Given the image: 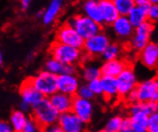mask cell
Returning <instances> with one entry per match:
<instances>
[{
    "instance_id": "6da1fadb",
    "label": "cell",
    "mask_w": 158,
    "mask_h": 132,
    "mask_svg": "<svg viewBox=\"0 0 158 132\" xmlns=\"http://www.w3.org/2000/svg\"><path fill=\"white\" fill-rule=\"evenodd\" d=\"M60 115V113L51 105L48 98L43 99L32 108V118L42 129L53 125H57Z\"/></svg>"
},
{
    "instance_id": "7a4b0ae2",
    "label": "cell",
    "mask_w": 158,
    "mask_h": 132,
    "mask_svg": "<svg viewBox=\"0 0 158 132\" xmlns=\"http://www.w3.org/2000/svg\"><path fill=\"white\" fill-rule=\"evenodd\" d=\"M51 58L59 60L65 65H75L82 58V51L75 47L54 42L51 44L49 49Z\"/></svg>"
},
{
    "instance_id": "3957f363",
    "label": "cell",
    "mask_w": 158,
    "mask_h": 132,
    "mask_svg": "<svg viewBox=\"0 0 158 132\" xmlns=\"http://www.w3.org/2000/svg\"><path fill=\"white\" fill-rule=\"evenodd\" d=\"M67 23L70 24L85 40L102 32L101 25L83 14L72 16Z\"/></svg>"
},
{
    "instance_id": "277c9868",
    "label": "cell",
    "mask_w": 158,
    "mask_h": 132,
    "mask_svg": "<svg viewBox=\"0 0 158 132\" xmlns=\"http://www.w3.org/2000/svg\"><path fill=\"white\" fill-rule=\"evenodd\" d=\"M34 86L45 98H50L58 92V76L42 70L31 78Z\"/></svg>"
},
{
    "instance_id": "5b68a950",
    "label": "cell",
    "mask_w": 158,
    "mask_h": 132,
    "mask_svg": "<svg viewBox=\"0 0 158 132\" xmlns=\"http://www.w3.org/2000/svg\"><path fill=\"white\" fill-rule=\"evenodd\" d=\"M55 40L61 44L75 47L78 49H83L85 39L78 34V32L67 22L60 25L55 34Z\"/></svg>"
},
{
    "instance_id": "8992f818",
    "label": "cell",
    "mask_w": 158,
    "mask_h": 132,
    "mask_svg": "<svg viewBox=\"0 0 158 132\" xmlns=\"http://www.w3.org/2000/svg\"><path fill=\"white\" fill-rule=\"evenodd\" d=\"M150 114L148 113L145 102H137L129 106V119L134 132H148V122Z\"/></svg>"
},
{
    "instance_id": "52a82bcc",
    "label": "cell",
    "mask_w": 158,
    "mask_h": 132,
    "mask_svg": "<svg viewBox=\"0 0 158 132\" xmlns=\"http://www.w3.org/2000/svg\"><path fill=\"white\" fill-rule=\"evenodd\" d=\"M154 30V25L151 21H147L143 25L136 28L132 37L131 39V47L140 53L150 43L151 35Z\"/></svg>"
},
{
    "instance_id": "ba28073f",
    "label": "cell",
    "mask_w": 158,
    "mask_h": 132,
    "mask_svg": "<svg viewBox=\"0 0 158 132\" xmlns=\"http://www.w3.org/2000/svg\"><path fill=\"white\" fill-rule=\"evenodd\" d=\"M110 39L106 34L101 32L85 41L83 51L88 56H102L110 44Z\"/></svg>"
},
{
    "instance_id": "9c48e42d",
    "label": "cell",
    "mask_w": 158,
    "mask_h": 132,
    "mask_svg": "<svg viewBox=\"0 0 158 132\" xmlns=\"http://www.w3.org/2000/svg\"><path fill=\"white\" fill-rule=\"evenodd\" d=\"M117 84H118V93L119 97L125 98L129 92L136 89L138 86V81L136 74L132 67L128 66L127 69H125L120 76L116 78Z\"/></svg>"
},
{
    "instance_id": "30bf717a",
    "label": "cell",
    "mask_w": 158,
    "mask_h": 132,
    "mask_svg": "<svg viewBox=\"0 0 158 132\" xmlns=\"http://www.w3.org/2000/svg\"><path fill=\"white\" fill-rule=\"evenodd\" d=\"M19 95L21 97V101L29 105L30 106H32V108L33 106L38 105L39 102H40L43 99H45L42 94L40 93L34 86L31 78L25 80L21 83L19 88Z\"/></svg>"
},
{
    "instance_id": "8fae6325",
    "label": "cell",
    "mask_w": 158,
    "mask_h": 132,
    "mask_svg": "<svg viewBox=\"0 0 158 132\" xmlns=\"http://www.w3.org/2000/svg\"><path fill=\"white\" fill-rule=\"evenodd\" d=\"M81 85L76 74H62L58 76V91L71 97H76Z\"/></svg>"
},
{
    "instance_id": "7c38bea8",
    "label": "cell",
    "mask_w": 158,
    "mask_h": 132,
    "mask_svg": "<svg viewBox=\"0 0 158 132\" xmlns=\"http://www.w3.org/2000/svg\"><path fill=\"white\" fill-rule=\"evenodd\" d=\"M72 112L76 114L85 124L89 122L94 113V105L92 101L85 100L79 97H74Z\"/></svg>"
},
{
    "instance_id": "4fadbf2b",
    "label": "cell",
    "mask_w": 158,
    "mask_h": 132,
    "mask_svg": "<svg viewBox=\"0 0 158 132\" xmlns=\"http://www.w3.org/2000/svg\"><path fill=\"white\" fill-rule=\"evenodd\" d=\"M58 125L63 132H83L85 124L72 111L60 115Z\"/></svg>"
},
{
    "instance_id": "5bb4252c",
    "label": "cell",
    "mask_w": 158,
    "mask_h": 132,
    "mask_svg": "<svg viewBox=\"0 0 158 132\" xmlns=\"http://www.w3.org/2000/svg\"><path fill=\"white\" fill-rule=\"evenodd\" d=\"M139 60L148 69L158 68V42L151 41L139 53Z\"/></svg>"
},
{
    "instance_id": "9a60e30c",
    "label": "cell",
    "mask_w": 158,
    "mask_h": 132,
    "mask_svg": "<svg viewBox=\"0 0 158 132\" xmlns=\"http://www.w3.org/2000/svg\"><path fill=\"white\" fill-rule=\"evenodd\" d=\"M139 102L153 101L156 90V78L141 81L136 88Z\"/></svg>"
},
{
    "instance_id": "2e32d148",
    "label": "cell",
    "mask_w": 158,
    "mask_h": 132,
    "mask_svg": "<svg viewBox=\"0 0 158 132\" xmlns=\"http://www.w3.org/2000/svg\"><path fill=\"white\" fill-rule=\"evenodd\" d=\"M111 26H112V30L115 35L122 39H131L135 31L127 16H119L118 19Z\"/></svg>"
},
{
    "instance_id": "e0dca14e",
    "label": "cell",
    "mask_w": 158,
    "mask_h": 132,
    "mask_svg": "<svg viewBox=\"0 0 158 132\" xmlns=\"http://www.w3.org/2000/svg\"><path fill=\"white\" fill-rule=\"evenodd\" d=\"M48 99L50 100L53 107L57 110L60 114H63V113L72 111L74 97L68 96L66 94H63L58 91L57 93L54 94L53 96H51Z\"/></svg>"
},
{
    "instance_id": "ac0fdd59",
    "label": "cell",
    "mask_w": 158,
    "mask_h": 132,
    "mask_svg": "<svg viewBox=\"0 0 158 132\" xmlns=\"http://www.w3.org/2000/svg\"><path fill=\"white\" fill-rule=\"evenodd\" d=\"M127 67V63L125 60L117 59L109 61H104V63L101 65V71L103 76L117 78Z\"/></svg>"
},
{
    "instance_id": "d6986e66",
    "label": "cell",
    "mask_w": 158,
    "mask_h": 132,
    "mask_svg": "<svg viewBox=\"0 0 158 132\" xmlns=\"http://www.w3.org/2000/svg\"><path fill=\"white\" fill-rule=\"evenodd\" d=\"M99 5L104 24L112 25L120 16L114 1L112 0H102V1H99Z\"/></svg>"
},
{
    "instance_id": "ffe728a7",
    "label": "cell",
    "mask_w": 158,
    "mask_h": 132,
    "mask_svg": "<svg viewBox=\"0 0 158 132\" xmlns=\"http://www.w3.org/2000/svg\"><path fill=\"white\" fill-rule=\"evenodd\" d=\"M83 14H85L87 17L91 18L98 24H103V17H102V13L99 5V1L96 0H87L82 5Z\"/></svg>"
},
{
    "instance_id": "44dd1931",
    "label": "cell",
    "mask_w": 158,
    "mask_h": 132,
    "mask_svg": "<svg viewBox=\"0 0 158 132\" xmlns=\"http://www.w3.org/2000/svg\"><path fill=\"white\" fill-rule=\"evenodd\" d=\"M62 8V1L60 0H52L44 10V14L42 17V22L45 25H51L57 19Z\"/></svg>"
},
{
    "instance_id": "7402d4cb",
    "label": "cell",
    "mask_w": 158,
    "mask_h": 132,
    "mask_svg": "<svg viewBox=\"0 0 158 132\" xmlns=\"http://www.w3.org/2000/svg\"><path fill=\"white\" fill-rule=\"evenodd\" d=\"M100 80L102 82V86H103V95L106 97V99L113 100L119 97L118 84H117L116 78L102 76Z\"/></svg>"
},
{
    "instance_id": "603a6c76",
    "label": "cell",
    "mask_w": 158,
    "mask_h": 132,
    "mask_svg": "<svg viewBox=\"0 0 158 132\" xmlns=\"http://www.w3.org/2000/svg\"><path fill=\"white\" fill-rule=\"evenodd\" d=\"M128 20L131 21V25L134 27V29L138 28L139 26L143 25L145 22H147L148 19V10L139 7V6H134V8L131 10V12L127 15Z\"/></svg>"
},
{
    "instance_id": "cb8c5ba5",
    "label": "cell",
    "mask_w": 158,
    "mask_h": 132,
    "mask_svg": "<svg viewBox=\"0 0 158 132\" xmlns=\"http://www.w3.org/2000/svg\"><path fill=\"white\" fill-rule=\"evenodd\" d=\"M28 119H29V117H27L26 113L17 109V110H14L11 113L9 122L11 124V126H13L15 132H21L24 130Z\"/></svg>"
},
{
    "instance_id": "d4e9b609",
    "label": "cell",
    "mask_w": 158,
    "mask_h": 132,
    "mask_svg": "<svg viewBox=\"0 0 158 132\" xmlns=\"http://www.w3.org/2000/svg\"><path fill=\"white\" fill-rule=\"evenodd\" d=\"M81 76H82V79L85 81L89 82L92 80L101 79L103 75H102L101 67H99V66L96 64L88 63V64H85L82 67Z\"/></svg>"
},
{
    "instance_id": "484cf974",
    "label": "cell",
    "mask_w": 158,
    "mask_h": 132,
    "mask_svg": "<svg viewBox=\"0 0 158 132\" xmlns=\"http://www.w3.org/2000/svg\"><path fill=\"white\" fill-rule=\"evenodd\" d=\"M44 70L56 75V76H60V75H62V74H66L67 65L62 64L59 60H55L53 58H50L44 63Z\"/></svg>"
},
{
    "instance_id": "4316f807",
    "label": "cell",
    "mask_w": 158,
    "mask_h": 132,
    "mask_svg": "<svg viewBox=\"0 0 158 132\" xmlns=\"http://www.w3.org/2000/svg\"><path fill=\"white\" fill-rule=\"evenodd\" d=\"M117 11L120 16H127L135 6L134 0H114Z\"/></svg>"
},
{
    "instance_id": "83f0119b",
    "label": "cell",
    "mask_w": 158,
    "mask_h": 132,
    "mask_svg": "<svg viewBox=\"0 0 158 132\" xmlns=\"http://www.w3.org/2000/svg\"><path fill=\"white\" fill-rule=\"evenodd\" d=\"M120 53H121V47L119 46V44L110 43L101 56L104 60V61H109V60H117Z\"/></svg>"
},
{
    "instance_id": "f1b7e54d",
    "label": "cell",
    "mask_w": 158,
    "mask_h": 132,
    "mask_svg": "<svg viewBox=\"0 0 158 132\" xmlns=\"http://www.w3.org/2000/svg\"><path fill=\"white\" fill-rule=\"evenodd\" d=\"M124 122V118L120 115H115L111 117L106 124L105 130L107 132H120Z\"/></svg>"
},
{
    "instance_id": "f546056e",
    "label": "cell",
    "mask_w": 158,
    "mask_h": 132,
    "mask_svg": "<svg viewBox=\"0 0 158 132\" xmlns=\"http://www.w3.org/2000/svg\"><path fill=\"white\" fill-rule=\"evenodd\" d=\"M76 96L79 97V98H81V99H85V100H89V101H91L93 98L95 97V95L92 93V91L89 88L87 83H82V84H81Z\"/></svg>"
},
{
    "instance_id": "4dcf8cb0",
    "label": "cell",
    "mask_w": 158,
    "mask_h": 132,
    "mask_svg": "<svg viewBox=\"0 0 158 132\" xmlns=\"http://www.w3.org/2000/svg\"><path fill=\"white\" fill-rule=\"evenodd\" d=\"M89 88L91 89L92 93L94 94L95 96H99V95H103V86H102V82L101 80H95L87 82Z\"/></svg>"
},
{
    "instance_id": "1f68e13d",
    "label": "cell",
    "mask_w": 158,
    "mask_h": 132,
    "mask_svg": "<svg viewBox=\"0 0 158 132\" xmlns=\"http://www.w3.org/2000/svg\"><path fill=\"white\" fill-rule=\"evenodd\" d=\"M148 132H158V112L148 117Z\"/></svg>"
},
{
    "instance_id": "d6a6232c",
    "label": "cell",
    "mask_w": 158,
    "mask_h": 132,
    "mask_svg": "<svg viewBox=\"0 0 158 132\" xmlns=\"http://www.w3.org/2000/svg\"><path fill=\"white\" fill-rule=\"evenodd\" d=\"M42 128L39 126V124L36 122L33 118H29L25 125L24 130L25 132H40Z\"/></svg>"
},
{
    "instance_id": "836d02e7",
    "label": "cell",
    "mask_w": 158,
    "mask_h": 132,
    "mask_svg": "<svg viewBox=\"0 0 158 132\" xmlns=\"http://www.w3.org/2000/svg\"><path fill=\"white\" fill-rule=\"evenodd\" d=\"M148 19L152 23L158 21V4H152L148 10Z\"/></svg>"
},
{
    "instance_id": "e575fe53",
    "label": "cell",
    "mask_w": 158,
    "mask_h": 132,
    "mask_svg": "<svg viewBox=\"0 0 158 132\" xmlns=\"http://www.w3.org/2000/svg\"><path fill=\"white\" fill-rule=\"evenodd\" d=\"M124 99H125V101L127 103V105H129V106L135 105V103H137V102H139L137 90L134 89V90H132L131 92H129Z\"/></svg>"
},
{
    "instance_id": "d590c367",
    "label": "cell",
    "mask_w": 158,
    "mask_h": 132,
    "mask_svg": "<svg viewBox=\"0 0 158 132\" xmlns=\"http://www.w3.org/2000/svg\"><path fill=\"white\" fill-rule=\"evenodd\" d=\"M120 132H134L131 121L129 119V117L124 118V122H123V125H122V127H121Z\"/></svg>"
},
{
    "instance_id": "8d00e7d4",
    "label": "cell",
    "mask_w": 158,
    "mask_h": 132,
    "mask_svg": "<svg viewBox=\"0 0 158 132\" xmlns=\"http://www.w3.org/2000/svg\"><path fill=\"white\" fill-rule=\"evenodd\" d=\"M0 132H15L9 122L1 121L0 122Z\"/></svg>"
},
{
    "instance_id": "74e56055",
    "label": "cell",
    "mask_w": 158,
    "mask_h": 132,
    "mask_svg": "<svg viewBox=\"0 0 158 132\" xmlns=\"http://www.w3.org/2000/svg\"><path fill=\"white\" fill-rule=\"evenodd\" d=\"M135 5L139 6V7H142L146 10H148L150 7L152 5L151 0H135Z\"/></svg>"
},
{
    "instance_id": "f35d334b",
    "label": "cell",
    "mask_w": 158,
    "mask_h": 132,
    "mask_svg": "<svg viewBox=\"0 0 158 132\" xmlns=\"http://www.w3.org/2000/svg\"><path fill=\"white\" fill-rule=\"evenodd\" d=\"M41 132H63L61 127L57 124V125H53L48 127H45L41 130Z\"/></svg>"
},
{
    "instance_id": "ab89813d",
    "label": "cell",
    "mask_w": 158,
    "mask_h": 132,
    "mask_svg": "<svg viewBox=\"0 0 158 132\" xmlns=\"http://www.w3.org/2000/svg\"><path fill=\"white\" fill-rule=\"evenodd\" d=\"M19 110H21V111L24 112V113H27V112L32 111V106H30L29 105H27V103L21 101V102L19 103Z\"/></svg>"
},
{
    "instance_id": "60d3db41",
    "label": "cell",
    "mask_w": 158,
    "mask_h": 132,
    "mask_svg": "<svg viewBox=\"0 0 158 132\" xmlns=\"http://www.w3.org/2000/svg\"><path fill=\"white\" fill-rule=\"evenodd\" d=\"M30 5H31L30 0H22V1L20 2V7L23 11H27L28 9L30 8Z\"/></svg>"
},
{
    "instance_id": "b9f144b4",
    "label": "cell",
    "mask_w": 158,
    "mask_h": 132,
    "mask_svg": "<svg viewBox=\"0 0 158 132\" xmlns=\"http://www.w3.org/2000/svg\"><path fill=\"white\" fill-rule=\"evenodd\" d=\"M153 101L158 103V78H156V90H155V95H154Z\"/></svg>"
},
{
    "instance_id": "7bdbcfd3",
    "label": "cell",
    "mask_w": 158,
    "mask_h": 132,
    "mask_svg": "<svg viewBox=\"0 0 158 132\" xmlns=\"http://www.w3.org/2000/svg\"><path fill=\"white\" fill-rule=\"evenodd\" d=\"M43 14H44V11L43 10H40V11L38 12V14H36V16H38L39 18H41V19H42Z\"/></svg>"
},
{
    "instance_id": "ee69618b",
    "label": "cell",
    "mask_w": 158,
    "mask_h": 132,
    "mask_svg": "<svg viewBox=\"0 0 158 132\" xmlns=\"http://www.w3.org/2000/svg\"><path fill=\"white\" fill-rule=\"evenodd\" d=\"M0 63H3V54H2V52L0 53Z\"/></svg>"
},
{
    "instance_id": "f6af8a7d",
    "label": "cell",
    "mask_w": 158,
    "mask_h": 132,
    "mask_svg": "<svg viewBox=\"0 0 158 132\" xmlns=\"http://www.w3.org/2000/svg\"><path fill=\"white\" fill-rule=\"evenodd\" d=\"M99 132H107V131H106L105 129H103V130H101V131H99Z\"/></svg>"
},
{
    "instance_id": "bcb514c9",
    "label": "cell",
    "mask_w": 158,
    "mask_h": 132,
    "mask_svg": "<svg viewBox=\"0 0 158 132\" xmlns=\"http://www.w3.org/2000/svg\"><path fill=\"white\" fill-rule=\"evenodd\" d=\"M21 132H25V131H21Z\"/></svg>"
}]
</instances>
